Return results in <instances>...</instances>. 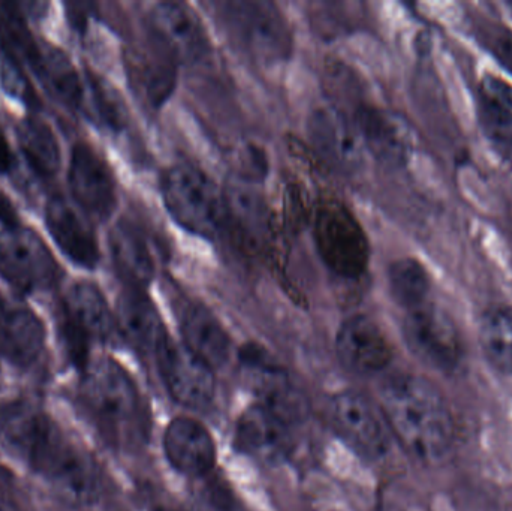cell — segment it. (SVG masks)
Masks as SVG:
<instances>
[{"mask_svg":"<svg viewBox=\"0 0 512 511\" xmlns=\"http://www.w3.org/2000/svg\"><path fill=\"white\" fill-rule=\"evenodd\" d=\"M0 443L68 503L90 506L98 500L101 474L92 456L36 405L0 407Z\"/></svg>","mask_w":512,"mask_h":511,"instance_id":"cell-1","label":"cell"},{"mask_svg":"<svg viewBox=\"0 0 512 511\" xmlns=\"http://www.w3.org/2000/svg\"><path fill=\"white\" fill-rule=\"evenodd\" d=\"M388 428L418 461L441 464L453 453L456 428L439 390L415 375L391 378L381 392Z\"/></svg>","mask_w":512,"mask_h":511,"instance_id":"cell-2","label":"cell"},{"mask_svg":"<svg viewBox=\"0 0 512 511\" xmlns=\"http://www.w3.org/2000/svg\"><path fill=\"white\" fill-rule=\"evenodd\" d=\"M218 15L234 44L258 65L277 66L291 59L292 30L274 3L230 0L218 3Z\"/></svg>","mask_w":512,"mask_h":511,"instance_id":"cell-3","label":"cell"},{"mask_svg":"<svg viewBox=\"0 0 512 511\" xmlns=\"http://www.w3.org/2000/svg\"><path fill=\"white\" fill-rule=\"evenodd\" d=\"M161 194L171 218L194 236L213 239L227 224V198L201 168L189 164L168 168Z\"/></svg>","mask_w":512,"mask_h":511,"instance_id":"cell-4","label":"cell"},{"mask_svg":"<svg viewBox=\"0 0 512 511\" xmlns=\"http://www.w3.org/2000/svg\"><path fill=\"white\" fill-rule=\"evenodd\" d=\"M80 402L99 431L114 441L122 440L140 408L134 381L111 359L87 363L81 377Z\"/></svg>","mask_w":512,"mask_h":511,"instance_id":"cell-5","label":"cell"},{"mask_svg":"<svg viewBox=\"0 0 512 511\" xmlns=\"http://www.w3.org/2000/svg\"><path fill=\"white\" fill-rule=\"evenodd\" d=\"M316 251L331 273L345 279L361 278L370 260V245L354 213L339 201H325L313 221Z\"/></svg>","mask_w":512,"mask_h":511,"instance_id":"cell-6","label":"cell"},{"mask_svg":"<svg viewBox=\"0 0 512 511\" xmlns=\"http://www.w3.org/2000/svg\"><path fill=\"white\" fill-rule=\"evenodd\" d=\"M62 335L72 362L83 371L93 342H105L116 329V317L104 294L90 282H78L63 305Z\"/></svg>","mask_w":512,"mask_h":511,"instance_id":"cell-7","label":"cell"},{"mask_svg":"<svg viewBox=\"0 0 512 511\" xmlns=\"http://www.w3.org/2000/svg\"><path fill=\"white\" fill-rule=\"evenodd\" d=\"M406 342L412 353L436 371L451 374L463 360V345L453 320L435 303L406 311Z\"/></svg>","mask_w":512,"mask_h":511,"instance_id":"cell-8","label":"cell"},{"mask_svg":"<svg viewBox=\"0 0 512 511\" xmlns=\"http://www.w3.org/2000/svg\"><path fill=\"white\" fill-rule=\"evenodd\" d=\"M328 417L340 438L364 458L379 459L390 449V432L384 414L360 393H337Z\"/></svg>","mask_w":512,"mask_h":511,"instance_id":"cell-9","label":"cell"},{"mask_svg":"<svg viewBox=\"0 0 512 511\" xmlns=\"http://www.w3.org/2000/svg\"><path fill=\"white\" fill-rule=\"evenodd\" d=\"M56 261L41 237L27 228L0 234V275L17 290L32 293L57 279Z\"/></svg>","mask_w":512,"mask_h":511,"instance_id":"cell-10","label":"cell"},{"mask_svg":"<svg viewBox=\"0 0 512 511\" xmlns=\"http://www.w3.org/2000/svg\"><path fill=\"white\" fill-rule=\"evenodd\" d=\"M155 357L162 381L177 404L200 410L212 402L216 392L212 366L170 338L165 339Z\"/></svg>","mask_w":512,"mask_h":511,"instance_id":"cell-11","label":"cell"},{"mask_svg":"<svg viewBox=\"0 0 512 511\" xmlns=\"http://www.w3.org/2000/svg\"><path fill=\"white\" fill-rule=\"evenodd\" d=\"M243 372L251 381L259 405L285 420L289 426L307 416L306 398L294 381L258 345H249L240 354Z\"/></svg>","mask_w":512,"mask_h":511,"instance_id":"cell-12","label":"cell"},{"mask_svg":"<svg viewBox=\"0 0 512 511\" xmlns=\"http://www.w3.org/2000/svg\"><path fill=\"white\" fill-rule=\"evenodd\" d=\"M150 26L162 50L176 63L192 65L209 54L206 27L186 3H156L150 11Z\"/></svg>","mask_w":512,"mask_h":511,"instance_id":"cell-13","label":"cell"},{"mask_svg":"<svg viewBox=\"0 0 512 511\" xmlns=\"http://www.w3.org/2000/svg\"><path fill=\"white\" fill-rule=\"evenodd\" d=\"M307 131L316 153L336 170L354 173L363 164L366 147L357 123L339 108H316Z\"/></svg>","mask_w":512,"mask_h":511,"instance_id":"cell-14","label":"cell"},{"mask_svg":"<svg viewBox=\"0 0 512 511\" xmlns=\"http://www.w3.org/2000/svg\"><path fill=\"white\" fill-rule=\"evenodd\" d=\"M366 152L391 168L405 167L414 153L415 140L411 126L394 111L385 108H358L354 117Z\"/></svg>","mask_w":512,"mask_h":511,"instance_id":"cell-15","label":"cell"},{"mask_svg":"<svg viewBox=\"0 0 512 511\" xmlns=\"http://www.w3.org/2000/svg\"><path fill=\"white\" fill-rule=\"evenodd\" d=\"M69 186L81 209L95 218H110L116 209V183L104 159L87 144L72 149L69 164Z\"/></svg>","mask_w":512,"mask_h":511,"instance_id":"cell-16","label":"cell"},{"mask_svg":"<svg viewBox=\"0 0 512 511\" xmlns=\"http://www.w3.org/2000/svg\"><path fill=\"white\" fill-rule=\"evenodd\" d=\"M337 356L348 371L370 375L390 365L393 350L381 327L366 315L348 318L337 333Z\"/></svg>","mask_w":512,"mask_h":511,"instance_id":"cell-17","label":"cell"},{"mask_svg":"<svg viewBox=\"0 0 512 511\" xmlns=\"http://www.w3.org/2000/svg\"><path fill=\"white\" fill-rule=\"evenodd\" d=\"M236 444L256 461L279 464L291 449L289 425L262 405H255L237 422Z\"/></svg>","mask_w":512,"mask_h":511,"instance_id":"cell-18","label":"cell"},{"mask_svg":"<svg viewBox=\"0 0 512 511\" xmlns=\"http://www.w3.org/2000/svg\"><path fill=\"white\" fill-rule=\"evenodd\" d=\"M164 450L170 464L185 476H203L215 467V441L206 426L191 417H177L168 425Z\"/></svg>","mask_w":512,"mask_h":511,"instance_id":"cell-19","label":"cell"},{"mask_svg":"<svg viewBox=\"0 0 512 511\" xmlns=\"http://www.w3.org/2000/svg\"><path fill=\"white\" fill-rule=\"evenodd\" d=\"M45 222L60 251L77 266L95 269L99 261V246L95 233L71 204L63 198H53L45 210Z\"/></svg>","mask_w":512,"mask_h":511,"instance_id":"cell-20","label":"cell"},{"mask_svg":"<svg viewBox=\"0 0 512 511\" xmlns=\"http://www.w3.org/2000/svg\"><path fill=\"white\" fill-rule=\"evenodd\" d=\"M45 350V327L26 308L0 303V357L17 368H32Z\"/></svg>","mask_w":512,"mask_h":511,"instance_id":"cell-21","label":"cell"},{"mask_svg":"<svg viewBox=\"0 0 512 511\" xmlns=\"http://www.w3.org/2000/svg\"><path fill=\"white\" fill-rule=\"evenodd\" d=\"M114 317L123 338L140 353L155 356L168 338L161 315L144 290L126 288L117 302Z\"/></svg>","mask_w":512,"mask_h":511,"instance_id":"cell-22","label":"cell"},{"mask_svg":"<svg viewBox=\"0 0 512 511\" xmlns=\"http://www.w3.org/2000/svg\"><path fill=\"white\" fill-rule=\"evenodd\" d=\"M183 345L212 366L224 368L233 354V342L221 321L201 303H186L180 312Z\"/></svg>","mask_w":512,"mask_h":511,"instance_id":"cell-23","label":"cell"},{"mask_svg":"<svg viewBox=\"0 0 512 511\" xmlns=\"http://www.w3.org/2000/svg\"><path fill=\"white\" fill-rule=\"evenodd\" d=\"M111 255L120 278L129 288L144 290L156 275L152 246L140 228L119 222L110 234Z\"/></svg>","mask_w":512,"mask_h":511,"instance_id":"cell-24","label":"cell"},{"mask_svg":"<svg viewBox=\"0 0 512 511\" xmlns=\"http://www.w3.org/2000/svg\"><path fill=\"white\" fill-rule=\"evenodd\" d=\"M18 143L30 167L41 176H53L60 167V147L53 129L38 117L21 120Z\"/></svg>","mask_w":512,"mask_h":511,"instance_id":"cell-25","label":"cell"},{"mask_svg":"<svg viewBox=\"0 0 512 511\" xmlns=\"http://www.w3.org/2000/svg\"><path fill=\"white\" fill-rule=\"evenodd\" d=\"M480 342L487 362L504 375H512V308L493 306L480 320Z\"/></svg>","mask_w":512,"mask_h":511,"instance_id":"cell-26","label":"cell"},{"mask_svg":"<svg viewBox=\"0 0 512 511\" xmlns=\"http://www.w3.org/2000/svg\"><path fill=\"white\" fill-rule=\"evenodd\" d=\"M36 74L47 84L48 89L72 108H80L84 101V86L68 57L60 50L42 51Z\"/></svg>","mask_w":512,"mask_h":511,"instance_id":"cell-27","label":"cell"},{"mask_svg":"<svg viewBox=\"0 0 512 511\" xmlns=\"http://www.w3.org/2000/svg\"><path fill=\"white\" fill-rule=\"evenodd\" d=\"M388 284L394 300L405 311L430 300V276L426 267L414 258L394 261L388 270Z\"/></svg>","mask_w":512,"mask_h":511,"instance_id":"cell-28","label":"cell"},{"mask_svg":"<svg viewBox=\"0 0 512 511\" xmlns=\"http://www.w3.org/2000/svg\"><path fill=\"white\" fill-rule=\"evenodd\" d=\"M87 87L95 119L111 131H122L126 123V110L119 93L92 72L87 74Z\"/></svg>","mask_w":512,"mask_h":511,"instance_id":"cell-29","label":"cell"},{"mask_svg":"<svg viewBox=\"0 0 512 511\" xmlns=\"http://www.w3.org/2000/svg\"><path fill=\"white\" fill-rule=\"evenodd\" d=\"M480 119L484 131L496 147L505 156L512 159V113L505 108L496 107L487 101H481Z\"/></svg>","mask_w":512,"mask_h":511,"instance_id":"cell-30","label":"cell"},{"mask_svg":"<svg viewBox=\"0 0 512 511\" xmlns=\"http://www.w3.org/2000/svg\"><path fill=\"white\" fill-rule=\"evenodd\" d=\"M481 93L484 101L505 108L512 113V86L496 75H486L481 81Z\"/></svg>","mask_w":512,"mask_h":511,"instance_id":"cell-31","label":"cell"},{"mask_svg":"<svg viewBox=\"0 0 512 511\" xmlns=\"http://www.w3.org/2000/svg\"><path fill=\"white\" fill-rule=\"evenodd\" d=\"M489 50L512 74V30L499 29L489 36Z\"/></svg>","mask_w":512,"mask_h":511,"instance_id":"cell-32","label":"cell"},{"mask_svg":"<svg viewBox=\"0 0 512 511\" xmlns=\"http://www.w3.org/2000/svg\"><path fill=\"white\" fill-rule=\"evenodd\" d=\"M0 224L5 227L6 231H14L20 228L17 212H15L9 198L3 195L2 192H0Z\"/></svg>","mask_w":512,"mask_h":511,"instance_id":"cell-33","label":"cell"},{"mask_svg":"<svg viewBox=\"0 0 512 511\" xmlns=\"http://www.w3.org/2000/svg\"><path fill=\"white\" fill-rule=\"evenodd\" d=\"M3 86L12 95L21 96V98L26 96V86H24L23 77H21L20 72L14 66L3 69Z\"/></svg>","mask_w":512,"mask_h":511,"instance_id":"cell-34","label":"cell"},{"mask_svg":"<svg viewBox=\"0 0 512 511\" xmlns=\"http://www.w3.org/2000/svg\"><path fill=\"white\" fill-rule=\"evenodd\" d=\"M12 162H14V159H12L8 141H6L5 135L0 131V174L11 170Z\"/></svg>","mask_w":512,"mask_h":511,"instance_id":"cell-35","label":"cell"},{"mask_svg":"<svg viewBox=\"0 0 512 511\" xmlns=\"http://www.w3.org/2000/svg\"><path fill=\"white\" fill-rule=\"evenodd\" d=\"M0 511H14L12 509L11 503H9L8 498L0 492Z\"/></svg>","mask_w":512,"mask_h":511,"instance_id":"cell-36","label":"cell"},{"mask_svg":"<svg viewBox=\"0 0 512 511\" xmlns=\"http://www.w3.org/2000/svg\"><path fill=\"white\" fill-rule=\"evenodd\" d=\"M0 303H2V300H0Z\"/></svg>","mask_w":512,"mask_h":511,"instance_id":"cell-37","label":"cell"}]
</instances>
